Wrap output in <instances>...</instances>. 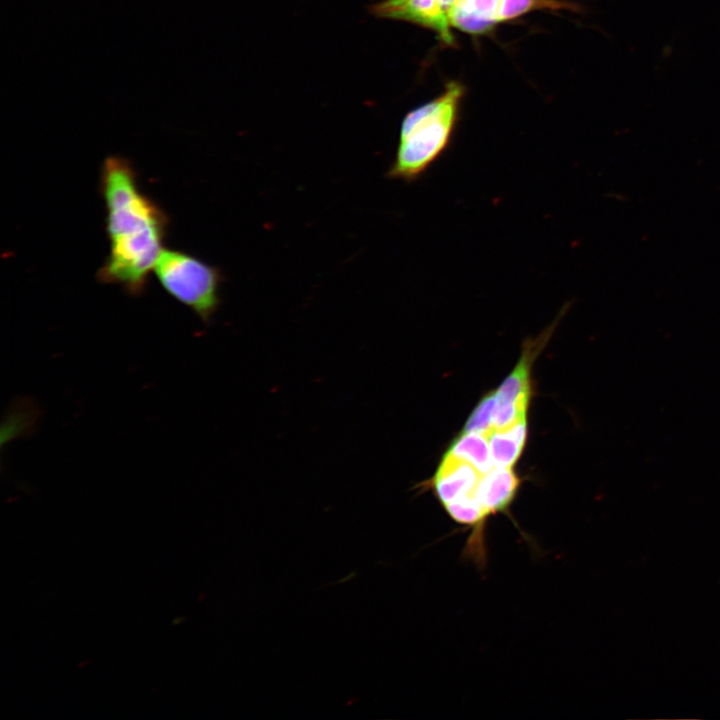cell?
<instances>
[{"instance_id": "cell-1", "label": "cell", "mask_w": 720, "mask_h": 720, "mask_svg": "<svg viewBox=\"0 0 720 720\" xmlns=\"http://www.w3.org/2000/svg\"><path fill=\"white\" fill-rule=\"evenodd\" d=\"M100 186L110 246L98 279L140 295L164 250L167 215L141 191L134 168L123 157L104 160Z\"/></svg>"}, {"instance_id": "cell-2", "label": "cell", "mask_w": 720, "mask_h": 720, "mask_svg": "<svg viewBox=\"0 0 720 720\" xmlns=\"http://www.w3.org/2000/svg\"><path fill=\"white\" fill-rule=\"evenodd\" d=\"M463 86L449 82L435 99L418 106L403 118L394 160L386 176L413 182L448 149L458 121Z\"/></svg>"}, {"instance_id": "cell-3", "label": "cell", "mask_w": 720, "mask_h": 720, "mask_svg": "<svg viewBox=\"0 0 720 720\" xmlns=\"http://www.w3.org/2000/svg\"><path fill=\"white\" fill-rule=\"evenodd\" d=\"M153 270L170 296L209 323L220 305L223 275L217 267L186 252L164 249Z\"/></svg>"}, {"instance_id": "cell-4", "label": "cell", "mask_w": 720, "mask_h": 720, "mask_svg": "<svg viewBox=\"0 0 720 720\" xmlns=\"http://www.w3.org/2000/svg\"><path fill=\"white\" fill-rule=\"evenodd\" d=\"M558 321L559 317L536 339L524 343L519 362L495 391V415L500 421L508 423L527 416L531 367Z\"/></svg>"}, {"instance_id": "cell-5", "label": "cell", "mask_w": 720, "mask_h": 720, "mask_svg": "<svg viewBox=\"0 0 720 720\" xmlns=\"http://www.w3.org/2000/svg\"><path fill=\"white\" fill-rule=\"evenodd\" d=\"M444 0H373L370 9L378 17L405 20L433 30L447 45L454 44Z\"/></svg>"}, {"instance_id": "cell-6", "label": "cell", "mask_w": 720, "mask_h": 720, "mask_svg": "<svg viewBox=\"0 0 720 720\" xmlns=\"http://www.w3.org/2000/svg\"><path fill=\"white\" fill-rule=\"evenodd\" d=\"M520 486V479L512 468L495 467L482 474L475 489V498L489 519L506 513Z\"/></svg>"}, {"instance_id": "cell-7", "label": "cell", "mask_w": 720, "mask_h": 720, "mask_svg": "<svg viewBox=\"0 0 720 720\" xmlns=\"http://www.w3.org/2000/svg\"><path fill=\"white\" fill-rule=\"evenodd\" d=\"M501 1L458 0L450 12V25L473 35L487 33L500 23Z\"/></svg>"}, {"instance_id": "cell-8", "label": "cell", "mask_w": 720, "mask_h": 720, "mask_svg": "<svg viewBox=\"0 0 720 720\" xmlns=\"http://www.w3.org/2000/svg\"><path fill=\"white\" fill-rule=\"evenodd\" d=\"M487 434L495 467L512 468L518 461L526 443L527 418L506 428L494 427Z\"/></svg>"}, {"instance_id": "cell-9", "label": "cell", "mask_w": 720, "mask_h": 720, "mask_svg": "<svg viewBox=\"0 0 720 720\" xmlns=\"http://www.w3.org/2000/svg\"><path fill=\"white\" fill-rule=\"evenodd\" d=\"M447 452L472 464L482 474L495 468L486 433L462 431Z\"/></svg>"}, {"instance_id": "cell-10", "label": "cell", "mask_w": 720, "mask_h": 720, "mask_svg": "<svg viewBox=\"0 0 720 720\" xmlns=\"http://www.w3.org/2000/svg\"><path fill=\"white\" fill-rule=\"evenodd\" d=\"M577 10L574 3L559 0H502L499 22L508 21L533 10Z\"/></svg>"}, {"instance_id": "cell-11", "label": "cell", "mask_w": 720, "mask_h": 720, "mask_svg": "<svg viewBox=\"0 0 720 720\" xmlns=\"http://www.w3.org/2000/svg\"><path fill=\"white\" fill-rule=\"evenodd\" d=\"M495 405V391L487 393L472 411L463 431L489 433L494 428L493 413Z\"/></svg>"}]
</instances>
